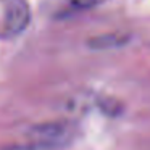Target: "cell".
Wrapping results in <instances>:
<instances>
[{"label":"cell","mask_w":150,"mask_h":150,"mask_svg":"<svg viewBox=\"0 0 150 150\" xmlns=\"http://www.w3.org/2000/svg\"><path fill=\"white\" fill-rule=\"evenodd\" d=\"M29 20L31 13L26 0H0V37L21 34Z\"/></svg>","instance_id":"6da1fadb"},{"label":"cell","mask_w":150,"mask_h":150,"mask_svg":"<svg viewBox=\"0 0 150 150\" xmlns=\"http://www.w3.org/2000/svg\"><path fill=\"white\" fill-rule=\"evenodd\" d=\"M74 136V129L71 124L55 121V123L39 124L33 127L29 136V142L40 147L44 150H55L68 145Z\"/></svg>","instance_id":"7a4b0ae2"},{"label":"cell","mask_w":150,"mask_h":150,"mask_svg":"<svg viewBox=\"0 0 150 150\" xmlns=\"http://www.w3.org/2000/svg\"><path fill=\"white\" fill-rule=\"evenodd\" d=\"M105 0H53V8H55L57 15H66L73 13V11H82L94 8L97 5L103 4Z\"/></svg>","instance_id":"3957f363"},{"label":"cell","mask_w":150,"mask_h":150,"mask_svg":"<svg viewBox=\"0 0 150 150\" xmlns=\"http://www.w3.org/2000/svg\"><path fill=\"white\" fill-rule=\"evenodd\" d=\"M2 150H44V149L34 145L33 142L28 140L26 144H11V145H5Z\"/></svg>","instance_id":"277c9868"}]
</instances>
